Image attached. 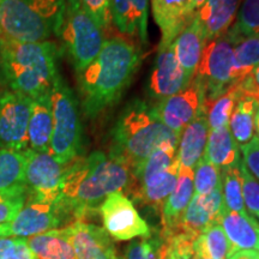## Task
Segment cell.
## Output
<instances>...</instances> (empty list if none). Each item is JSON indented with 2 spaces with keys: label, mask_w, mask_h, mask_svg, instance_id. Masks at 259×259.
Listing matches in <instances>:
<instances>
[{
  "label": "cell",
  "mask_w": 259,
  "mask_h": 259,
  "mask_svg": "<svg viewBox=\"0 0 259 259\" xmlns=\"http://www.w3.org/2000/svg\"><path fill=\"white\" fill-rule=\"evenodd\" d=\"M30 97L16 92L0 95V148L27 150L28 125L31 112Z\"/></svg>",
  "instance_id": "8fae6325"
},
{
  "label": "cell",
  "mask_w": 259,
  "mask_h": 259,
  "mask_svg": "<svg viewBox=\"0 0 259 259\" xmlns=\"http://www.w3.org/2000/svg\"><path fill=\"white\" fill-rule=\"evenodd\" d=\"M53 134V108L51 92L32 99L28 125L29 149L40 153H50Z\"/></svg>",
  "instance_id": "44dd1931"
},
{
  "label": "cell",
  "mask_w": 259,
  "mask_h": 259,
  "mask_svg": "<svg viewBox=\"0 0 259 259\" xmlns=\"http://www.w3.org/2000/svg\"><path fill=\"white\" fill-rule=\"evenodd\" d=\"M161 238H144L132 241L126 251V259H161Z\"/></svg>",
  "instance_id": "8d00e7d4"
},
{
  "label": "cell",
  "mask_w": 259,
  "mask_h": 259,
  "mask_svg": "<svg viewBox=\"0 0 259 259\" xmlns=\"http://www.w3.org/2000/svg\"><path fill=\"white\" fill-rule=\"evenodd\" d=\"M29 3H31L35 8L40 10L45 16L51 18L57 24L58 30H59L65 0H29Z\"/></svg>",
  "instance_id": "ab89813d"
},
{
  "label": "cell",
  "mask_w": 259,
  "mask_h": 259,
  "mask_svg": "<svg viewBox=\"0 0 259 259\" xmlns=\"http://www.w3.org/2000/svg\"><path fill=\"white\" fill-rule=\"evenodd\" d=\"M259 105L253 99L242 96L233 109L229 118V131L239 145H244L254 136V118Z\"/></svg>",
  "instance_id": "4316f807"
},
{
  "label": "cell",
  "mask_w": 259,
  "mask_h": 259,
  "mask_svg": "<svg viewBox=\"0 0 259 259\" xmlns=\"http://www.w3.org/2000/svg\"><path fill=\"white\" fill-rule=\"evenodd\" d=\"M242 163L252 177L259 181V138L253 136L248 143L241 145Z\"/></svg>",
  "instance_id": "f35d334b"
},
{
  "label": "cell",
  "mask_w": 259,
  "mask_h": 259,
  "mask_svg": "<svg viewBox=\"0 0 259 259\" xmlns=\"http://www.w3.org/2000/svg\"><path fill=\"white\" fill-rule=\"evenodd\" d=\"M25 150L0 148V191L23 189L25 185Z\"/></svg>",
  "instance_id": "83f0119b"
},
{
  "label": "cell",
  "mask_w": 259,
  "mask_h": 259,
  "mask_svg": "<svg viewBox=\"0 0 259 259\" xmlns=\"http://www.w3.org/2000/svg\"><path fill=\"white\" fill-rule=\"evenodd\" d=\"M259 65V32L245 37L234 48V84H239Z\"/></svg>",
  "instance_id": "f546056e"
},
{
  "label": "cell",
  "mask_w": 259,
  "mask_h": 259,
  "mask_svg": "<svg viewBox=\"0 0 259 259\" xmlns=\"http://www.w3.org/2000/svg\"><path fill=\"white\" fill-rule=\"evenodd\" d=\"M109 15L121 34L148 44V0H109Z\"/></svg>",
  "instance_id": "ac0fdd59"
},
{
  "label": "cell",
  "mask_w": 259,
  "mask_h": 259,
  "mask_svg": "<svg viewBox=\"0 0 259 259\" xmlns=\"http://www.w3.org/2000/svg\"><path fill=\"white\" fill-rule=\"evenodd\" d=\"M105 32L83 9L80 0H65L59 35L77 74L97 57Z\"/></svg>",
  "instance_id": "8992f818"
},
{
  "label": "cell",
  "mask_w": 259,
  "mask_h": 259,
  "mask_svg": "<svg viewBox=\"0 0 259 259\" xmlns=\"http://www.w3.org/2000/svg\"><path fill=\"white\" fill-rule=\"evenodd\" d=\"M160 257H161V259H170V257L168 255L167 252L164 251L163 248H162V245H161V248H160Z\"/></svg>",
  "instance_id": "bcb514c9"
},
{
  "label": "cell",
  "mask_w": 259,
  "mask_h": 259,
  "mask_svg": "<svg viewBox=\"0 0 259 259\" xmlns=\"http://www.w3.org/2000/svg\"><path fill=\"white\" fill-rule=\"evenodd\" d=\"M242 0H206L197 10L196 17L209 42L225 35L234 24Z\"/></svg>",
  "instance_id": "d6986e66"
},
{
  "label": "cell",
  "mask_w": 259,
  "mask_h": 259,
  "mask_svg": "<svg viewBox=\"0 0 259 259\" xmlns=\"http://www.w3.org/2000/svg\"><path fill=\"white\" fill-rule=\"evenodd\" d=\"M196 257L209 259H227L231 254V244L221 225L211 223L193 242Z\"/></svg>",
  "instance_id": "f1b7e54d"
},
{
  "label": "cell",
  "mask_w": 259,
  "mask_h": 259,
  "mask_svg": "<svg viewBox=\"0 0 259 259\" xmlns=\"http://www.w3.org/2000/svg\"><path fill=\"white\" fill-rule=\"evenodd\" d=\"M58 46L52 41L19 42L0 37V67L12 92L35 99L50 93L58 73Z\"/></svg>",
  "instance_id": "277c9868"
},
{
  "label": "cell",
  "mask_w": 259,
  "mask_h": 259,
  "mask_svg": "<svg viewBox=\"0 0 259 259\" xmlns=\"http://www.w3.org/2000/svg\"><path fill=\"white\" fill-rule=\"evenodd\" d=\"M36 259H77L69 226L25 239Z\"/></svg>",
  "instance_id": "d4e9b609"
},
{
  "label": "cell",
  "mask_w": 259,
  "mask_h": 259,
  "mask_svg": "<svg viewBox=\"0 0 259 259\" xmlns=\"http://www.w3.org/2000/svg\"><path fill=\"white\" fill-rule=\"evenodd\" d=\"M204 156L220 169L240 163V145L233 138L228 126L209 132Z\"/></svg>",
  "instance_id": "484cf974"
},
{
  "label": "cell",
  "mask_w": 259,
  "mask_h": 259,
  "mask_svg": "<svg viewBox=\"0 0 259 259\" xmlns=\"http://www.w3.org/2000/svg\"><path fill=\"white\" fill-rule=\"evenodd\" d=\"M151 8L161 30L158 48L170 46L197 14L196 0H151Z\"/></svg>",
  "instance_id": "9a60e30c"
},
{
  "label": "cell",
  "mask_w": 259,
  "mask_h": 259,
  "mask_svg": "<svg viewBox=\"0 0 259 259\" xmlns=\"http://www.w3.org/2000/svg\"><path fill=\"white\" fill-rule=\"evenodd\" d=\"M205 103V92L196 77L181 92L153 106L155 114L170 131L180 137L183 130L196 118Z\"/></svg>",
  "instance_id": "7c38bea8"
},
{
  "label": "cell",
  "mask_w": 259,
  "mask_h": 259,
  "mask_svg": "<svg viewBox=\"0 0 259 259\" xmlns=\"http://www.w3.org/2000/svg\"><path fill=\"white\" fill-rule=\"evenodd\" d=\"M174 52L186 78L191 80L198 69L206 41L196 16L173 42Z\"/></svg>",
  "instance_id": "603a6c76"
},
{
  "label": "cell",
  "mask_w": 259,
  "mask_h": 259,
  "mask_svg": "<svg viewBox=\"0 0 259 259\" xmlns=\"http://www.w3.org/2000/svg\"><path fill=\"white\" fill-rule=\"evenodd\" d=\"M141 65V52L121 37L106 40L101 52L78 73L80 106L95 119L121 99Z\"/></svg>",
  "instance_id": "7a4b0ae2"
},
{
  "label": "cell",
  "mask_w": 259,
  "mask_h": 259,
  "mask_svg": "<svg viewBox=\"0 0 259 259\" xmlns=\"http://www.w3.org/2000/svg\"><path fill=\"white\" fill-rule=\"evenodd\" d=\"M242 95L251 97L259 105V65L240 83Z\"/></svg>",
  "instance_id": "60d3db41"
},
{
  "label": "cell",
  "mask_w": 259,
  "mask_h": 259,
  "mask_svg": "<svg viewBox=\"0 0 259 259\" xmlns=\"http://www.w3.org/2000/svg\"><path fill=\"white\" fill-rule=\"evenodd\" d=\"M221 184V170L218 166L208 161L203 156L194 167L193 171V186L194 194L205 196L215 190Z\"/></svg>",
  "instance_id": "836d02e7"
},
{
  "label": "cell",
  "mask_w": 259,
  "mask_h": 259,
  "mask_svg": "<svg viewBox=\"0 0 259 259\" xmlns=\"http://www.w3.org/2000/svg\"><path fill=\"white\" fill-rule=\"evenodd\" d=\"M179 136L155 114L153 106L134 99L122 108L113 126L109 155L124 162L132 174L158 147L179 145Z\"/></svg>",
  "instance_id": "3957f363"
},
{
  "label": "cell",
  "mask_w": 259,
  "mask_h": 259,
  "mask_svg": "<svg viewBox=\"0 0 259 259\" xmlns=\"http://www.w3.org/2000/svg\"><path fill=\"white\" fill-rule=\"evenodd\" d=\"M80 4L105 32L112 23L109 15V0H80Z\"/></svg>",
  "instance_id": "74e56055"
},
{
  "label": "cell",
  "mask_w": 259,
  "mask_h": 259,
  "mask_svg": "<svg viewBox=\"0 0 259 259\" xmlns=\"http://www.w3.org/2000/svg\"><path fill=\"white\" fill-rule=\"evenodd\" d=\"M27 199V187L10 191H0V225L11 222L25 205Z\"/></svg>",
  "instance_id": "e575fe53"
},
{
  "label": "cell",
  "mask_w": 259,
  "mask_h": 259,
  "mask_svg": "<svg viewBox=\"0 0 259 259\" xmlns=\"http://www.w3.org/2000/svg\"><path fill=\"white\" fill-rule=\"evenodd\" d=\"M208 108L206 105L199 109L196 118L183 130L178 145V160L180 166L193 169L204 156L209 137Z\"/></svg>",
  "instance_id": "ffe728a7"
},
{
  "label": "cell",
  "mask_w": 259,
  "mask_h": 259,
  "mask_svg": "<svg viewBox=\"0 0 259 259\" xmlns=\"http://www.w3.org/2000/svg\"><path fill=\"white\" fill-rule=\"evenodd\" d=\"M190 82L177 59L174 45L158 48L149 79V95L161 101L181 92Z\"/></svg>",
  "instance_id": "5bb4252c"
},
{
  "label": "cell",
  "mask_w": 259,
  "mask_h": 259,
  "mask_svg": "<svg viewBox=\"0 0 259 259\" xmlns=\"http://www.w3.org/2000/svg\"><path fill=\"white\" fill-rule=\"evenodd\" d=\"M221 184L223 205L226 206V209L235 212L246 211L244 198H242L240 163L222 168Z\"/></svg>",
  "instance_id": "1f68e13d"
},
{
  "label": "cell",
  "mask_w": 259,
  "mask_h": 259,
  "mask_svg": "<svg viewBox=\"0 0 259 259\" xmlns=\"http://www.w3.org/2000/svg\"><path fill=\"white\" fill-rule=\"evenodd\" d=\"M244 96L242 95L240 83L233 84L212 102L205 103L208 108V121L210 131L228 126L229 118L234 109L236 102Z\"/></svg>",
  "instance_id": "4dcf8cb0"
},
{
  "label": "cell",
  "mask_w": 259,
  "mask_h": 259,
  "mask_svg": "<svg viewBox=\"0 0 259 259\" xmlns=\"http://www.w3.org/2000/svg\"><path fill=\"white\" fill-rule=\"evenodd\" d=\"M103 226L109 236L118 241H127L151 235L148 223L141 218L134 203L122 192L109 194L100 205Z\"/></svg>",
  "instance_id": "30bf717a"
},
{
  "label": "cell",
  "mask_w": 259,
  "mask_h": 259,
  "mask_svg": "<svg viewBox=\"0 0 259 259\" xmlns=\"http://www.w3.org/2000/svg\"><path fill=\"white\" fill-rule=\"evenodd\" d=\"M3 238H9L8 235V228H6V223L0 225V239Z\"/></svg>",
  "instance_id": "ee69618b"
},
{
  "label": "cell",
  "mask_w": 259,
  "mask_h": 259,
  "mask_svg": "<svg viewBox=\"0 0 259 259\" xmlns=\"http://www.w3.org/2000/svg\"><path fill=\"white\" fill-rule=\"evenodd\" d=\"M254 130H255V132H257V137L259 138V108H258V111H257V113H255V118H254Z\"/></svg>",
  "instance_id": "f6af8a7d"
},
{
  "label": "cell",
  "mask_w": 259,
  "mask_h": 259,
  "mask_svg": "<svg viewBox=\"0 0 259 259\" xmlns=\"http://www.w3.org/2000/svg\"><path fill=\"white\" fill-rule=\"evenodd\" d=\"M25 185L27 200L56 202L60 194L61 183L67 166H64L51 153H40L31 149L25 150Z\"/></svg>",
  "instance_id": "9c48e42d"
},
{
  "label": "cell",
  "mask_w": 259,
  "mask_h": 259,
  "mask_svg": "<svg viewBox=\"0 0 259 259\" xmlns=\"http://www.w3.org/2000/svg\"><path fill=\"white\" fill-rule=\"evenodd\" d=\"M69 228L77 259H118L105 228L85 221L71 223Z\"/></svg>",
  "instance_id": "2e32d148"
},
{
  "label": "cell",
  "mask_w": 259,
  "mask_h": 259,
  "mask_svg": "<svg viewBox=\"0 0 259 259\" xmlns=\"http://www.w3.org/2000/svg\"><path fill=\"white\" fill-rule=\"evenodd\" d=\"M218 222L221 225L231 244L229 255L236 251L259 252V223L247 211H231L222 205Z\"/></svg>",
  "instance_id": "e0dca14e"
},
{
  "label": "cell",
  "mask_w": 259,
  "mask_h": 259,
  "mask_svg": "<svg viewBox=\"0 0 259 259\" xmlns=\"http://www.w3.org/2000/svg\"><path fill=\"white\" fill-rule=\"evenodd\" d=\"M228 32L206 42L194 74L205 92V103L212 102L234 84V48Z\"/></svg>",
  "instance_id": "ba28073f"
},
{
  "label": "cell",
  "mask_w": 259,
  "mask_h": 259,
  "mask_svg": "<svg viewBox=\"0 0 259 259\" xmlns=\"http://www.w3.org/2000/svg\"><path fill=\"white\" fill-rule=\"evenodd\" d=\"M179 168V160H177L168 169L139 181L136 184L135 199L155 210L161 209L177 185Z\"/></svg>",
  "instance_id": "cb8c5ba5"
},
{
  "label": "cell",
  "mask_w": 259,
  "mask_h": 259,
  "mask_svg": "<svg viewBox=\"0 0 259 259\" xmlns=\"http://www.w3.org/2000/svg\"><path fill=\"white\" fill-rule=\"evenodd\" d=\"M240 173L242 180V198L246 209L251 216L259 221V181L248 173L246 167L240 162Z\"/></svg>",
  "instance_id": "d590c367"
},
{
  "label": "cell",
  "mask_w": 259,
  "mask_h": 259,
  "mask_svg": "<svg viewBox=\"0 0 259 259\" xmlns=\"http://www.w3.org/2000/svg\"><path fill=\"white\" fill-rule=\"evenodd\" d=\"M193 194V169L180 166L177 185L162 206L161 235L169 234L177 228Z\"/></svg>",
  "instance_id": "7402d4cb"
},
{
  "label": "cell",
  "mask_w": 259,
  "mask_h": 259,
  "mask_svg": "<svg viewBox=\"0 0 259 259\" xmlns=\"http://www.w3.org/2000/svg\"><path fill=\"white\" fill-rule=\"evenodd\" d=\"M57 24L29 0H0V37L19 42L48 41Z\"/></svg>",
  "instance_id": "52a82bcc"
},
{
  "label": "cell",
  "mask_w": 259,
  "mask_h": 259,
  "mask_svg": "<svg viewBox=\"0 0 259 259\" xmlns=\"http://www.w3.org/2000/svg\"><path fill=\"white\" fill-rule=\"evenodd\" d=\"M51 99L53 134L50 153L59 163L67 166L76 160L82 147V122L78 101L60 74H58L52 85Z\"/></svg>",
  "instance_id": "5b68a950"
},
{
  "label": "cell",
  "mask_w": 259,
  "mask_h": 259,
  "mask_svg": "<svg viewBox=\"0 0 259 259\" xmlns=\"http://www.w3.org/2000/svg\"><path fill=\"white\" fill-rule=\"evenodd\" d=\"M61 226H70L57 202L27 200L16 218L6 223L9 238L27 239L32 235L53 231Z\"/></svg>",
  "instance_id": "4fadbf2b"
},
{
  "label": "cell",
  "mask_w": 259,
  "mask_h": 259,
  "mask_svg": "<svg viewBox=\"0 0 259 259\" xmlns=\"http://www.w3.org/2000/svg\"><path fill=\"white\" fill-rule=\"evenodd\" d=\"M19 240V238H3L0 239V259H5L6 255L10 252L16 242Z\"/></svg>",
  "instance_id": "b9f144b4"
},
{
  "label": "cell",
  "mask_w": 259,
  "mask_h": 259,
  "mask_svg": "<svg viewBox=\"0 0 259 259\" xmlns=\"http://www.w3.org/2000/svg\"><path fill=\"white\" fill-rule=\"evenodd\" d=\"M239 44L242 38L259 32V0H242L238 17L228 31Z\"/></svg>",
  "instance_id": "d6a6232c"
},
{
  "label": "cell",
  "mask_w": 259,
  "mask_h": 259,
  "mask_svg": "<svg viewBox=\"0 0 259 259\" xmlns=\"http://www.w3.org/2000/svg\"><path fill=\"white\" fill-rule=\"evenodd\" d=\"M228 259H259L258 251H236Z\"/></svg>",
  "instance_id": "7bdbcfd3"
},
{
  "label": "cell",
  "mask_w": 259,
  "mask_h": 259,
  "mask_svg": "<svg viewBox=\"0 0 259 259\" xmlns=\"http://www.w3.org/2000/svg\"><path fill=\"white\" fill-rule=\"evenodd\" d=\"M130 183L131 171L124 162L102 151H94L67 164L56 202L71 225L84 221L109 194L121 192Z\"/></svg>",
  "instance_id": "6da1fadb"
}]
</instances>
